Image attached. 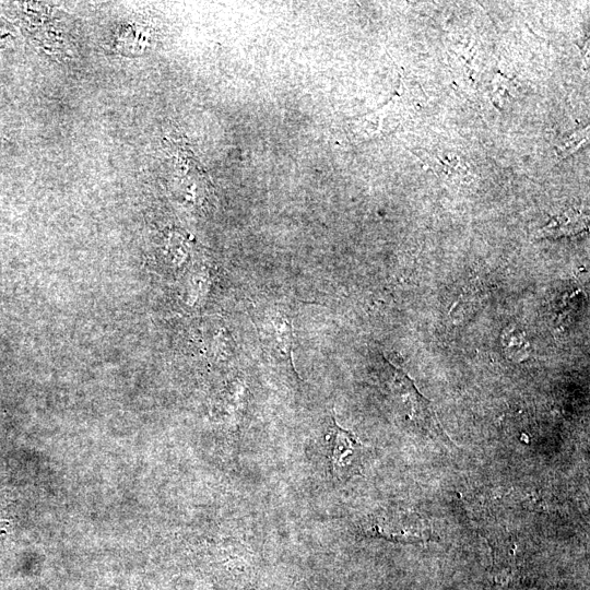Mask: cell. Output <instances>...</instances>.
I'll list each match as a JSON object with an SVG mask.
<instances>
[{
	"label": "cell",
	"mask_w": 590,
	"mask_h": 590,
	"mask_svg": "<svg viewBox=\"0 0 590 590\" xmlns=\"http://www.w3.org/2000/svg\"><path fill=\"white\" fill-rule=\"evenodd\" d=\"M13 38V27L0 19V47H4Z\"/></svg>",
	"instance_id": "5b68a950"
},
{
	"label": "cell",
	"mask_w": 590,
	"mask_h": 590,
	"mask_svg": "<svg viewBox=\"0 0 590 590\" xmlns=\"http://www.w3.org/2000/svg\"><path fill=\"white\" fill-rule=\"evenodd\" d=\"M503 345L508 357L522 361L528 356L530 345L524 333L517 328H508L503 333Z\"/></svg>",
	"instance_id": "3957f363"
},
{
	"label": "cell",
	"mask_w": 590,
	"mask_h": 590,
	"mask_svg": "<svg viewBox=\"0 0 590 590\" xmlns=\"http://www.w3.org/2000/svg\"><path fill=\"white\" fill-rule=\"evenodd\" d=\"M588 131L589 128L581 129L574 133L559 149L558 154L562 157L567 156L568 154H571L574 151H576L579 145L585 143L588 140Z\"/></svg>",
	"instance_id": "277c9868"
},
{
	"label": "cell",
	"mask_w": 590,
	"mask_h": 590,
	"mask_svg": "<svg viewBox=\"0 0 590 590\" xmlns=\"http://www.w3.org/2000/svg\"><path fill=\"white\" fill-rule=\"evenodd\" d=\"M588 227V217L578 211L567 210L551 219L542 227L536 237H560L573 235L585 231Z\"/></svg>",
	"instance_id": "7a4b0ae2"
},
{
	"label": "cell",
	"mask_w": 590,
	"mask_h": 590,
	"mask_svg": "<svg viewBox=\"0 0 590 590\" xmlns=\"http://www.w3.org/2000/svg\"><path fill=\"white\" fill-rule=\"evenodd\" d=\"M330 469L342 465L343 459L361 446L357 437L339 426L332 416L327 436Z\"/></svg>",
	"instance_id": "6da1fadb"
}]
</instances>
